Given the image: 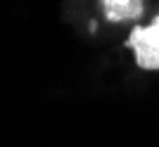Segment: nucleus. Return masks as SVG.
Here are the masks:
<instances>
[{
	"label": "nucleus",
	"instance_id": "1",
	"mask_svg": "<svg viewBox=\"0 0 159 147\" xmlns=\"http://www.w3.org/2000/svg\"><path fill=\"white\" fill-rule=\"evenodd\" d=\"M126 45L135 52L140 69L157 71L159 69V17L150 26H135L128 36Z\"/></svg>",
	"mask_w": 159,
	"mask_h": 147
},
{
	"label": "nucleus",
	"instance_id": "2",
	"mask_svg": "<svg viewBox=\"0 0 159 147\" xmlns=\"http://www.w3.org/2000/svg\"><path fill=\"white\" fill-rule=\"evenodd\" d=\"M102 7L109 21L138 19L143 14V0H102Z\"/></svg>",
	"mask_w": 159,
	"mask_h": 147
}]
</instances>
